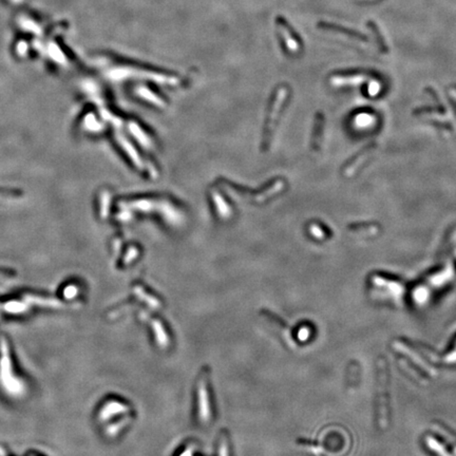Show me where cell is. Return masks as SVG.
<instances>
[{"label": "cell", "mask_w": 456, "mask_h": 456, "mask_svg": "<svg viewBox=\"0 0 456 456\" xmlns=\"http://www.w3.org/2000/svg\"><path fill=\"white\" fill-rule=\"evenodd\" d=\"M209 370L207 367L202 369L196 384V403L197 417L203 426H208L213 420V407L210 403V396L208 389Z\"/></svg>", "instance_id": "cell-1"}, {"label": "cell", "mask_w": 456, "mask_h": 456, "mask_svg": "<svg viewBox=\"0 0 456 456\" xmlns=\"http://www.w3.org/2000/svg\"><path fill=\"white\" fill-rule=\"evenodd\" d=\"M385 371L383 361H379V425L381 428L387 427L388 423V408L387 397H385Z\"/></svg>", "instance_id": "cell-2"}, {"label": "cell", "mask_w": 456, "mask_h": 456, "mask_svg": "<svg viewBox=\"0 0 456 456\" xmlns=\"http://www.w3.org/2000/svg\"><path fill=\"white\" fill-rule=\"evenodd\" d=\"M261 315L273 327H275V329H279V330H277L279 335L284 339V341L286 342L287 345H289L290 348H296V343L294 341L293 336H291L289 329L282 322V320H280L277 316L274 315L272 312L263 311L261 313Z\"/></svg>", "instance_id": "cell-3"}, {"label": "cell", "mask_w": 456, "mask_h": 456, "mask_svg": "<svg viewBox=\"0 0 456 456\" xmlns=\"http://www.w3.org/2000/svg\"><path fill=\"white\" fill-rule=\"evenodd\" d=\"M150 322H151V325H152V327H154V330H155V336H156V339H157L158 343L161 345V347H164V348L168 347V345H169V338H168L167 332L165 331V327H164L162 322L160 320H158V319H155V318H152L150 320Z\"/></svg>", "instance_id": "cell-4"}, {"label": "cell", "mask_w": 456, "mask_h": 456, "mask_svg": "<svg viewBox=\"0 0 456 456\" xmlns=\"http://www.w3.org/2000/svg\"><path fill=\"white\" fill-rule=\"evenodd\" d=\"M394 347H395L396 349L400 350V352H401V353H406V354H407V355H408L409 357L412 358L413 360H415V361L417 362V365H419L420 367L425 368V369H426L427 371H429V373H432V374H433V375H434V373H433L434 371H433V370H432V369H430V368H429V367H428L427 365H425V362H424V361H423L422 359H420V358H419L418 356H416V354H414V353L412 352V350H411L410 348L407 347V346H404V345H402V344H401V343H399V342H395V343H394Z\"/></svg>", "instance_id": "cell-5"}, {"label": "cell", "mask_w": 456, "mask_h": 456, "mask_svg": "<svg viewBox=\"0 0 456 456\" xmlns=\"http://www.w3.org/2000/svg\"><path fill=\"white\" fill-rule=\"evenodd\" d=\"M427 445H428V447L432 450V451H434L436 454H438L439 456H451L448 452H447V450L445 449V447H443L441 443H439L436 439H434L433 437H427Z\"/></svg>", "instance_id": "cell-6"}, {"label": "cell", "mask_w": 456, "mask_h": 456, "mask_svg": "<svg viewBox=\"0 0 456 456\" xmlns=\"http://www.w3.org/2000/svg\"><path fill=\"white\" fill-rule=\"evenodd\" d=\"M219 454L220 456H229V442L227 432L223 430L219 438Z\"/></svg>", "instance_id": "cell-7"}]
</instances>
